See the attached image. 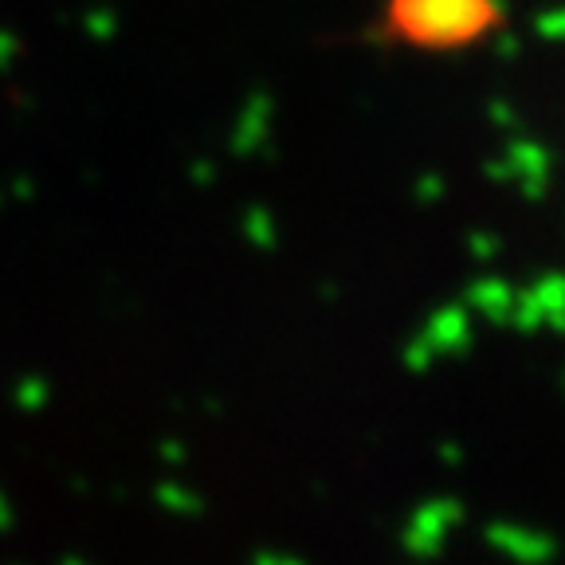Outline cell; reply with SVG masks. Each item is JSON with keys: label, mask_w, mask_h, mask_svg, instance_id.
Segmentation results:
<instances>
[{"label": "cell", "mask_w": 565, "mask_h": 565, "mask_svg": "<svg viewBox=\"0 0 565 565\" xmlns=\"http://www.w3.org/2000/svg\"><path fill=\"white\" fill-rule=\"evenodd\" d=\"M507 24V0H385V40L456 52Z\"/></svg>", "instance_id": "cell-1"}, {"label": "cell", "mask_w": 565, "mask_h": 565, "mask_svg": "<svg viewBox=\"0 0 565 565\" xmlns=\"http://www.w3.org/2000/svg\"><path fill=\"white\" fill-rule=\"evenodd\" d=\"M487 177L491 181H511L526 196H542L550 185V150L542 141L519 138L503 150V158L487 161Z\"/></svg>", "instance_id": "cell-2"}, {"label": "cell", "mask_w": 565, "mask_h": 565, "mask_svg": "<svg viewBox=\"0 0 565 565\" xmlns=\"http://www.w3.org/2000/svg\"><path fill=\"white\" fill-rule=\"evenodd\" d=\"M463 345H471V318L459 307H448V310H440L428 327H424V334L416 338L413 345H408L405 362L413 365V370H424L433 358H440V353H456V350H463Z\"/></svg>", "instance_id": "cell-3"}, {"label": "cell", "mask_w": 565, "mask_h": 565, "mask_svg": "<svg viewBox=\"0 0 565 565\" xmlns=\"http://www.w3.org/2000/svg\"><path fill=\"white\" fill-rule=\"evenodd\" d=\"M511 322L522 330L546 327V322L550 327H565V275H546L542 282L514 295Z\"/></svg>", "instance_id": "cell-4"}, {"label": "cell", "mask_w": 565, "mask_h": 565, "mask_svg": "<svg viewBox=\"0 0 565 565\" xmlns=\"http://www.w3.org/2000/svg\"><path fill=\"white\" fill-rule=\"evenodd\" d=\"M459 522V503H451V499H440V503H428L420 507V511L408 519V530H405V546L413 550V554L428 557L436 554V550L444 546V539H448V530Z\"/></svg>", "instance_id": "cell-5"}, {"label": "cell", "mask_w": 565, "mask_h": 565, "mask_svg": "<svg viewBox=\"0 0 565 565\" xmlns=\"http://www.w3.org/2000/svg\"><path fill=\"white\" fill-rule=\"evenodd\" d=\"M275 118V98L267 90H252L236 118V130H232V153L236 158H252L267 141V126Z\"/></svg>", "instance_id": "cell-6"}, {"label": "cell", "mask_w": 565, "mask_h": 565, "mask_svg": "<svg viewBox=\"0 0 565 565\" xmlns=\"http://www.w3.org/2000/svg\"><path fill=\"white\" fill-rule=\"evenodd\" d=\"M491 542L503 554H511L519 565H539L542 557L550 554V542L534 530H522V526H491Z\"/></svg>", "instance_id": "cell-7"}, {"label": "cell", "mask_w": 565, "mask_h": 565, "mask_svg": "<svg viewBox=\"0 0 565 565\" xmlns=\"http://www.w3.org/2000/svg\"><path fill=\"white\" fill-rule=\"evenodd\" d=\"M471 310L487 315L491 322H511V307H514V291L503 279H483L468 291Z\"/></svg>", "instance_id": "cell-8"}, {"label": "cell", "mask_w": 565, "mask_h": 565, "mask_svg": "<svg viewBox=\"0 0 565 565\" xmlns=\"http://www.w3.org/2000/svg\"><path fill=\"white\" fill-rule=\"evenodd\" d=\"M244 232H247V239H252V244L256 247H275V221H271V212H264V209H252L244 216Z\"/></svg>", "instance_id": "cell-9"}, {"label": "cell", "mask_w": 565, "mask_h": 565, "mask_svg": "<svg viewBox=\"0 0 565 565\" xmlns=\"http://www.w3.org/2000/svg\"><path fill=\"white\" fill-rule=\"evenodd\" d=\"M534 32H539V40H546V44H565V4L539 12V17H534Z\"/></svg>", "instance_id": "cell-10"}, {"label": "cell", "mask_w": 565, "mask_h": 565, "mask_svg": "<svg viewBox=\"0 0 565 565\" xmlns=\"http://www.w3.org/2000/svg\"><path fill=\"white\" fill-rule=\"evenodd\" d=\"M83 32L90 35V40H98V44H106V40H115L118 32V17L110 9H95L83 17Z\"/></svg>", "instance_id": "cell-11"}, {"label": "cell", "mask_w": 565, "mask_h": 565, "mask_svg": "<svg viewBox=\"0 0 565 565\" xmlns=\"http://www.w3.org/2000/svg\"><path fill=\"white\" fill-rule=\"evenodd\" d=\"M413 196H416V201H424V204L440 201V196H444V177L440 173H424L420 181L413 185Z\"/></svg>", "instance_id": "cell-12"}, {"label": "cell", "mask_w": 565, "mask_h": 565, "mask_svg": "<svg viewBox=\"0 0 565 565\" xmlns=\"http://www.w3.org/2000/svg\"><path fill=\"white\" fill-rule=\"evenodd\" d=\"M487 115H491V122L499 126V130H514V126H519V115L511 110V103H499V98L487 106Z\"/></svg>", "instance_id": "cell-13"}, {"label": "cell", "mask_w": 565, "mask_h": 565, "mask_svg": "<svg viewBox=\"0 0 565 565\" xmlns=\"http://www.w3.org/2000/svg\"><path fill=\"white\" fill-rule=\"evenodd\" d=\"M158 499H173V503H166V507H173V511H189V507H193V494L173 491V487H161Z\"/></svg>", "instance_id": "cell-14"}, {"label": "cell", "mask_w": 565, "mask_h": 565, "mask_svg": "<svg viewBox=\"0 0 565 565\" xmlns=\"http://www.w3.org/2000/svg\"><path fill=\"white\" fill-rule=\"evenodd\" d=\"M468 244L476 247V256H479V259H491V256H494V247H499V239H494V236H483V232H476V236H471Z\"/></svg>", "instance_id": "cell-15"}, {"label": "cell", "mask_w": 565, "mask_h": 565, "mask_svg": "<svg viewBox=\"0 0 565 565\" xmlns=\"http://www.w3.org/2000/svg\"><path fill=\"white\" fill-rule=\"evenodd\" d=\"M17 35L12 32H0V67H9V60L17 55Z\"/></svg>", "instance_id": "cell-16"}, {"label": "cell", "mask_w": 565, "mask_h": 565, "mask_svg": "<svg viewBox=\"0 0 565 565\" xmlns=\"http://www.w3.org/2000/svg\"><path fill=\"white\" fill-rule=\"evenodd\" d=\"M494 52L507 55V60H514V55H519V40H514L511 32H503L499 40H494Z\"/></svg>", "instance_id": "cell-17"}, {"label": "cell", "mask_w": 565, "mask_h": 565, "mask_svg": "<svg viewBox=\"0 0 565 565\" xmlns=\"http://www.w3.org/2000/svg\"><path fill=\"white\" fill-rule=\"evenodd\" d=\"M193 177H196V181H201V185H209L212 169H209V166H204V161H201V166H193Z\"/></svg>", "instance_id": "cell-18"}, {"label": "cell", "mask_w": 565, "mask_h": 565, "mask_svg": "<svg viewBox=\"0 0 565 565\" xmlns=\"http://www.w3.org/2000/svg\"><path fill=\"white\" fill-rule=\"evenodd\" d=\"M256 565H302V562H291V557H259Z\"/></svg>", "instance_id": "cell-19"}, {"label": "cell", "mask_w": 565, "mask_h": 565, "mask_svg": "<svg viewBox=\"0 0 565 565\" xmlns=\"http://www.w3.org/2000/svg\"><path fill=\"white\" fill-rule=\"evenodd\" d=\"M67 565H79V562H67Z\"/></svg>", "instance_id": "cell-20"}]
</instances>
